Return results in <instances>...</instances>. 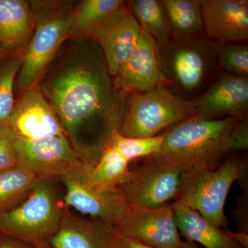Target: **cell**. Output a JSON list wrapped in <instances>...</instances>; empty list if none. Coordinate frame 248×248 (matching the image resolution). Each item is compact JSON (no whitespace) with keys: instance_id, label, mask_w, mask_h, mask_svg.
<instances>
[{"instance_id":"1","label":"cell","mask_w":248,"mask_h":248,"mask_svg":"<svg viewBox=\"0 0 248 248\" xmlns=\"http://www.w3.org/2000/svg\"><path fill=\"white\" fill-rule=\"evenodd\" d=\"M38 86L72 146L93 168L120 133L128 97L116 91L97 42L67 40Z\"/></svg>"},{"instance_id":"2","label":"cell","mask_w":248,"mask_h":248,"mask_svg":"<svg viewBox=\"0 0 248 248\" xmlns=\"http://www.w3.org/2000/svg\"><path fill=\"white\" fill-rule=\"evenodd\" d=\"M242 119L208 120L192 116L161 133L160 151L140 163L180 173L195 166L217 169L232 153V133Z\"/></svg>"},{"instance_id":"3","label":"cell","mask_w":248,"mask_h":248,"mask_svg":"<svg viewBox=\"0 0 248 248\" xmlns=\"http://www.w3.org/2000/svg\"><path fill=\"white\" fill-rule=\"evenodd\" d=\"M248 159L231 153L217 169L195 166L181 174L177 200L215 226L226 227L225 203L232 186L248 176Z\"/></svg>"},{"instance_id":"4","label":"cell","mask_w":248,"mask_h":248,"mask_svg":"<svg viewBox=\"0 0 248 248\" xmlns=\"http://www.w3.org/2000/svg\"><path fill=\"white\" fill-rule=\"evenodd\" d=\"M30 1L35 29L16 80L22 91L38 86L62 46L69 38L75 4L70 1Z\"/></svg>"},{"instance_id":"5","label":"cell","mask_w":248,"mask_h":248,"mask_svg":"<svg viewBox=\"0 0 248 248\" xmlns=\"http://www.w3.org/2000/svg\"><path fill=\"white\" fill-rule=\"evenodd\" d=\"M64 208L55 181L39 179L22 203L0 213V233L33 246L48 243L58 230Z\"/></svg>"},{"instance_id":"6","label":"cell","mask_w":248,"mask_h":248,"mask_svg":"<svg viewBox=\"0 0 248 248\" xmlns=\"http://www.w3.org/2000/svg\"><path fill=\"white\" fill-rule=\"evenodd\" d=\"M196 115L190 100L169 86L128 94L120 134L132 138H153Z\"/></svg>"},{"instance_id":"7","label":"cell","mask_w":248,"mask_h":248,"mask_svg":"<svg viewBox=\"0 0 248 248\" xmlns=\"http://www.w3.org/2000/svg\"><path fill=\"white\" fill-rule=\"evenodd\" d=\"M157 45L161 70L170 87L188 94L202 89L213 75L221 44L203 37Z\"/></svg>"},{"instance_id":"8","label":"cell","mask_w":248,"mask_h":248,"mask_svg":"<svg viewBox=\"0 0 248 248\" xmlns=\"http://www.w3.org/2000/svg\"><path fill=\"white\" fill-rule=\"evenodd\" d=\"M17 166L38 179L61 181L63 178L82 175L90 168L83 162L66 135L42 140L16 138Z\"/></svg>"},{"instance_id":"9","label":"cell","mask_w":248,"mask_h":248,"mask_svg":"<svg viewBox=\"0 0 248 248\" xmlns=\"http://www.w3.org/2000/svg\"><path fill=\"white\" fill-rule=\"evenodd\" d=\"M114 228L153 248H180L184 243L176 225L172 203L155 209L128 203Z\"/></svg>"},{"instance_id":"10","label":"cell","mask_w":248,"mask_h":248,"mask_svg":"<svg viewBox=\"0 0 248 248\" xmlns=\"http://www.w3.org/2000/svg\"><path fill=\"white\" fill-rule=\"evenodd\" d=\"M181 174L173 170L140 165L129 170L118 187L128 204L155 209L177 200Z\"/></svg>"},{"instance_id":"11","label":"cell","mask_w":248,"mask_h":248,"mask_svg":"<svg viewBox=\"0 0 248 248\" xmlns=\"http://www.w3.org/2000/svg\"><path fill=\"white\" fill-rule=\"evenodd\" d=\"M86 174L63 178V202L79 215L98 218L115 228L128 203L118 189H104L89 185Z\"/></svg>"},{"instance_id":"12","label":"cell","mask_w":248,"mask_h":248,"mask_svg":"<svg viewBox=\"0 0 248 248\" xmlns=\"http://www.w3.org/2000/svg\"><path fill=\"white\" fill-rule=\"evenodd\" d=\"M7 124L17 138L24 140L66 135L56 112L39 86L22 91Z\"/></svg>"},{"instance_id":"13","label":"cell","mask_w":248,"mask_h":248,"mask_svg":"<svg viewBox=\"0 0 248 248\" xmlns=\"http://www.w3.org/2000/svg\"><path fill=\"white\" fill-rule=\"evenodd\" d=\"M116 91L130 94L169 86L160 64L158 45L141 29L136 48L113 78Z\"/></svg>"},{"instance_id":"14","label":"cell","mask_w":248,"mask_h":248,"mask_svg":"<svg viewBox=\"0 0 248 248\" xmlns=\"http://www.w3.org/2000/svg\"><path fill=\"white\" fill-rule=\"evenodd\" d=\"M190 102L196 115L208 120L248 117V78L222 73L205 92Z\"/></svg>"},{"instance_id":"15","label":"cell","mask_w":248,"mask_h":248,"mask_svg":"<svg viewBox=\"0 0 248 248\" xmlns=\"http://www.w3.org/2000/svg\"><path fill=\"white\" fill-rule=\"evenodd\" d=\"M141 27L139 25L128 1L94 35L102 50L109 73L115 77L133 53L140 40Z\"/></svg>"},{"instance_id":"16","label":"cell","mask_w":248,"mask_h":248,"mask_svg":"<svg viewBox=\"0 0 248 248\" xmlns=\"http://www.w3.org/2000/svg\"><path fill=\"white\" fill-rule=\"evenodd\" d=\"M204 35L221 44L247 42V0H200Z\"/></svg>"},{"instance_id":"17","label":"cell","mask_w":248,"mask_h":248,"mask_svg":"<svg viewBox=\"0 0 248 248\" xmlns=\"http://www.w3.org/2000/svg\"><path fill=\"white\" fill-rule=\"evenodd\" d=\"M115 228L102 220L74 213L65 206L52 248H109Z\"/></svg>"},{"instance_id":"18","label":"cell","mask_w":248,"mask_h":248,"mask_svg":"<svg viewBox=\"0 0 248 248\" xmlns=\"http://www.w3.org/2000/svg\"><path fill=\"white\" fill-rule=\"evenodd\" d=\"M35 29L30 1L0 0V47L21 59L25 55Z\"/></svg>"},{"instance_id":"19","label":"cell","mask_w":248,"mask_h":248,"mask_svg":"<svg viewBox=\"0 0 248 248\" xmlns=\"http://www.w3.org/2000/svg\"><path fill=\"white\" fill-rule=\"evenodd\" d=\"M172 205L178 231L186 241L198 243L205 248H244L230 237L226 231L210 223L185 203L176 201Z\"/></svg>"},{"instance_id":"20","label":"cell","mask_w":248,"mask_h":248,"mask_svg":"<svg viewBox=\"0 0 248 248\" xmlns=\"http://www.w3.org/2000/svg\"><path fill=\"white\" fill-rule=\"evenodd\" d=\"M125 3L123 0H84L75 4L68 39L93 40L97 31Z\"/></svg>"},{"instance_id":"21","label":"cell","mask_w":248,"mask_h":248,"mask_svg":"<svg viewBox=\"0 0 248 248\" xmlns=\"http://www.w3.org/2000/svg\"><path fill=\"white\" fill-rule=\"evenodd\" d=\"M173 40L187 41L205 37L200 0H161Z\"/></svg>"},{"instance_id":"22","label":"cell","mask_w":248,"mask_h":248,"mask_svg":"<svg viewBox=\"0 0 248 248\" xmlns=\"http://www.w3.org/2000/svg\"><path fill=\"white\" fill-rule=\"evenodd\" d=\"M128 4L141 29L146 31L159 45L173 40L169 18L159 0H131Z\"/></svg>"},{"instance_id":"23","label":"cell","mask_w":248,"mask_h":248,"mask_svg":"<svg viewBox=\"0 0 248 248\" xmlns=\"http://www.w3.org/2000/svg\"><path fill=\"white\" fill-rule=\"evenodd\" d=\"M130 163L119 152L108 147L86 174L85 181L100 188L117 189L130 170Z\"/></svg>"},{"instance_id":"24","label":"cell","mask_w":248,"mask_h":248,"mask_svg":"<svg viewBox=\"0 0 248 248\" xmlns=\"http://www.w3.org/2000/svg\"><path fill=\"white\" fill-rule=\"evenodd\" d=\"M38 180L33 174L19 166L0 172V213L22 203Z\"/></svg>"},{"instance_id":"25","label":"cell","mask_w":248,"mask_h":248,"mask_svg":"<svg viewBox=\"0 0 248 248\" xmlns=\"http://www.w3.org/2000/svg\"><path fill=\"white\" fill-rule=\"evenodd\" d=\"M22 61L19 57L9 54L0 61V125L7 123L14 110L15 84Z\"/></svg>"},{"instance_id":"26","label":"cell","mask_w":248,"mask_h":248,"mask_svg":"<svg viewBox=\"0 0 248 248\" xmlns=\"http://www.w3.org/2000/svg\"><path fill=\"white\" fill-rule=\"evenodd\" d=\"M163 137L161 134L147 138H127L116 133L110 145L130 162L156 154L161 149Z\"/></svg>"},{"instance_id":"27","label":"cell","mask_w":248,"mask_h":248,"mask_svg":"<svg viewBox=\"0 0 248 248\" xmlns=\"http://www.w3.org/2000/svg\"><path fill=\"white\" fill-rule=\"evenodd\" d=\"M218 64L226 73L248 78V46L245 44H221Z\"/></svg>"},{"instance_id":"28","label":"cell","mask_w":248,"mask_h":248,"mask_svg":"<svg viewBox=\"0 0 248 248\" xmlns=\"http://www.w3.org/2000/svg\"><path fill=\"white\" fill-rule=\"evenodd\" d=\"M16 138L7 123L0 125V172L17 166Z\"/></svg>"},{"instance_id":"29","label":"cell","mask_w":248,"mask_h":248,"mask_svg":"<svg viewBox=\"0 0 248 248\" xmlns=\"http://www.w3.org/2000/svg\"><path fill=\"white\" fill-rule=\"evenodd\" d=\"M232 153L245 151L248 148V117L242 119L236 124L232 133Z\"/></svg>"},{"instance_id":"30","label":"cell","mask_w":248,"mask_h":248,"mask_svg":"<svg viewBox=\"0 0 248 248\" xmlns=\"http://www.w3.org/2000/svg\"><path fill=\"white\" fill-rule=\"evenodd\" d=\"M109 248H153L138 240L125 236L118 231H114Z\"/></svg>"},{"instance_id":"31","label":"cell","mask_w":248,"mask_h":248,"mask_svg":"<svg viewBox=\"0 0 248 248\" xmlns=\"http://www.w3.org/2000/svg\"><path fill=\"white\" fill-rule=\"evenodd\" d=\"M248 194L246 193L239 197L237 208L235 210V217L237 219L240 226V230L238 232L248 234Z\"/></svg>"},{"instance_id":"32","label":"cell","mask_w":248,"mask_h":248,"mask_svg":"<svg viewBox=\"0 0 248 248\" xmlns=\"http://www.w3.org/2000/svg\"><path fill=\"white\" fill-rule=\"evenodd\" d=\"M0 248H36L33 245L0 233Z\"/></svg>"},{"instance_id":"33","label":"cell","mask_w":248,"mask_h":248,"mask_svg":"<svg viewBox=\"0 0 248 248\" xmlns=\"http://www.w3.org/2000/svg\"><path fill=\"white\" fill-rule=\"evenodd\" d=\"M227 234L231 237L232 239H234L236 242L241 245L244 248H248V234L246 233L241 232H234L229 231H225Z\"/></svg>"},{"instance_id":"34","label":"cell","mask_w":248,"mask_h":248,"mask_svg":"<svg viewBox=\"0 0 248 248\" xmlns=\"http://www.w3.org/2000/svg\"><path fill=\"white\" fill-rule=\"evenodd\" d=\"M180 248H202L200 246L196 245L195 243L188 242V241H184V244L182 245Z\"/></svg>"},{"instance_id":"35","label":"cell","mask_w":248,"mask_h":248,"mask_svg":"<svg viewBox=\"0 0 248 248\" xmlns=\"http://www.w3.org/2000/svg\"><path fill=\"white\" fill-rule=\"evenodd\" d=\"M36 248H52L48 244V243H42V244H39L35 245Z\"/></svg>"},{"instance_id":"36","label":"cell","mask_w":248,"mask_h":248,"mask_svg":"<svg viewBox=\"0 0 248 248\" xmlns=\"http://www.w3.org/2000/svg\"><path fill=\"white\" fill-rule=\"evenodd\" d=\"M6 55H8V54L5 53L4 50H2V48L0 47V61H1V60H2Z\"/></svg>"}]
</instances>
